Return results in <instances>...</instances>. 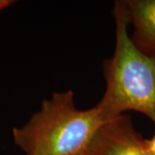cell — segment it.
<instances>
[{
  "instance_id": "obj_6",
  "label": "cell",
  "mask_w": 155,
  "mask_h": 155,
  "mask_svg": "<svg viewBox=\"0 0 155 155\" xmlns=\"http://www.w3.org/2000/svg\"><path fill=\"white\" fill-rule=\"evenodd\" d=\"M15 2L12 0H0V11L8 8L9 6H11Z\"/></svg>"
},
{
  "instance_id": "obj_3",
  "label": "cell",
  "mask_w": 155,
  "mask_h": 155,
  "mask_svg": "<svg viewBox=\"0 0 155 155\" xmlns=\"http://www.w3.org/2000/svg\"><path fill=\"white\" fill-rule=\"evenodd\" d=\"M91 155H155L134 129L131 118L122 115L104 124L91 147Z\"/></svg>"
},
{
  "instance_id": "obj_2",
  "label": "cell",
  "mask_w": 155,
  "mask_h": 155,
  "mask_svg": "<svg viewBox=\"0 0 155 155\" xmlns=\"http://www.w3.org/2000/svg\"><path fill=\"white\" fill-rule=\"evenodd\" d=\"M113 16L115 50L104 62L106 89L97 105L110 121L133 110L155 123V57L145 54L134 42L123 1L116 2Z\"/></svg>"
},
{
  "instance_id": "obj_7",
  "label": "cell",
  "mask_w": 155,
  "mask_h": 155,
  "mask_svg": "<svg viewBox=\"0 0 155 155\" xmlns=\"http://www.w3.org/2000/svg\"><path fill=\"white\" fill-rule=\"evenodd\" d=\"M87 155H91V154H90V153H88V154H87Z\"/></svg>"
},
{
  "instance_id": "obj_1",
  "label": "cell",
  "mask_w": 155,
  "mask_h": 155,
  "mask_svg": "<svg viewBox=\"0 0 155 155\" xmlns=\"http://www.w3.org/2000/svg\"><path fill=\"white\" fill-rule=\"evenodd\" d=\"M99 106L78 110L72 91L55 92L21 127L12 128L25 155H87L102 127L110 122Z\"/></svg>"
},
{
  "instance_id": "obj_4",
  "label": "cell",
  "mask_w": 155,
  "mask_h": 155,
  "mask_svg": "<svg viewBox=\"0 0 155 155\" xmlns=\"http://www.w3.org/2000/svg\"><path fill=\"white\" fill-rule=\"evenodd\" d=\"M133 26L132 40L145 54L155 57V0L123 1Z\"/></svg>"
},
{
  "instance_id": "obj_5",
  "label": "cell",
  "mask_w": 155,
  "mask_h": 155,
  "mask_svg": "<svg viewBox=\"0 0 155 155\" xmlns=\"http://www.w3.org/2000/svg\"><path fill=\"white\" fill-rule=\"evenodd\" d=\"M146 145L150 152L155 154V134L149 140H146Z\"/></svg>"
}]
</instances>
